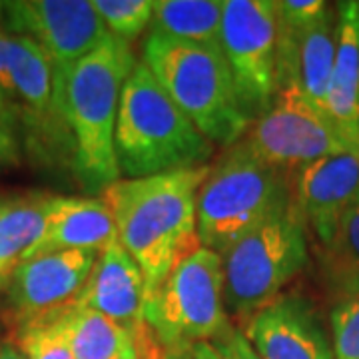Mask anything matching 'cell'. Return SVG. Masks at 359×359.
Listing matches in <instances>:
<instances>
[{
    "instance_id": "cell-1",
    "label": "cell",
    "mask_w": 359,
    "mask_h": 359,
    "mask_svg": "<svg viewBox=\"0 0 359 359\" xmlns=\"http://www.w3.org/2000/svg\"><path fill=\"white\" fill-rule=\"evenodd\" d=\"M210 166L150 178H120L102 192L118 242L144 273L148 297L182 259L200 250L198 192Z\"/></svg>"
},
{
    "instance_id": "cell-2",
    "label": "cell",
    "mask_w": 359,
    "mask_h": 359,
    "mask_svg": "<svg viewBox=\"0 0 359 359\" xmlns=\"http://www.w3.org/2000/svg\"><path fill=\"white\" fill-rule=\"evenodd\" d=\"M130 42L108 36L100 48L70 66H56L58 102L72 144L78 180L102 194L120 176L114 132L120 94L136 66Z\"/></svg>"
},
{
    "instance_id": "cell-3",
    "label": "cell",
    "mask_w": 359,
    "mask_h": 359,
    "mask_svg": "<svg viewBox=\"0 0 359 359\" xmlns=\"http://www.w3.org/2000/svg\"><path fill=\"white\" fill-rule=\"evenodd\" d=\"M114 150L120 176L136 180L210 166L216 146L138 60L120 94Z\"/></svg>"
},
{
    "instance_id": "cell-4",
    "label": "cell",
    "mask_w": 359,
    "mask_h": 359,
    "mask_svg": "<svg viewBox=\"0 0 359 359\" xmlns=\"http://www.w3.org/2000/svg\"><path fill=\"white\" fill-rule=\"evenodd\" d=\"M142 62L214 146L230 148L248 134L254 120L240 102L222 48L148 32Z\"/></svg>"
},
{
    "instance_id": "cell-5",
    "label": "cell",
    "mask_w": 359,
    "mask_h": 359,
    "mask_svg": "<svg viewBox=\"0 0 359 359\" xmlns=\"http://www.w3.org/2000/svg\"><path fill=\"white\" fill-rule=\"evenodd\" d=\"M287 204V176L262 162L240 140L210 164L198 192L200 245L224 256L245 233Z\"/></svg>"
},
{
    "instance_id": "cell-6",
    "label": "cell",
    "mask_w": 359,
    "mask_h": 359,
    "mask_svg": "<svg viewBox=\"0 0 359 359\" xmlns=\"http://www.w3.org/2000/svg\"><path fill=\"white\" fill-rule=\"evenodd\" d=\"M222 264L228 316L248 318L280 297L309 264L308 228L292 200L231 245Z\"/></svg>"
},
{
    "instance_id": "cell-7",
    "label": "cell",
    "mask_w": 359,
    "mask_h": 359,
    "mask_svg": "<svg viewBox=\"0 0 359 359\" xmlns=\"http://www.w3.org/2000/svg\"><path fill=\"white\" fill-rule=\"evenodd\" d=\"M146 323L168 353L214 341L228 325L222 256L200 248L148 297Z\"/></svg>"
},
{
    "instance_id": "cell-8",
    "label": "cell",
    "mask_w": 359,
    "mask_h": 359,
    "mask_svg": "<svg viewBox=\"0 0 359 359\" xmlns=\"http://www.w3.org/2000/svg\"><path fill=\"white\" fill-rule=\"evenodd\" d=\"M242 144L287 180L325 156L359 152L332 116L294 84L280 88L271 106L252 122Z\"/></svg>"
},
{
    "instance_id": "cell-9",
    "label": "cell",
    "mask_w": 359,
    "mask_h": 359,
    "mask_svg": "<svg viewBox=\"0 0 359 359\" xmlns=\"http://www.w3.org/2000/svg\"><path fill=\"white\" fill-rule=\"evenodd\" d=\"M222 52L240 102L252 120L268 110L280 92L278 16L273 0H226Z\"/></svg>"
},
{
    "instance_id": "cell-10",
    "label": "cell",
    "mask_w": 359,
    "mask_h": 359,
    "mask_svg": "<svg viewBox=\"0 0 359 359\" xmlns=\"http://www.w3.org/2000/svg\"><path fill=\"white\" fill-rule=\"evenodd\" d=\"M0 96L39 142L68 128L58 102L56 66L34 40L0 30ZM70 136V134H68Z\"/></svg>"
},
{
    "instance_id": "cell-11",
    "label": "cell",
    "mask_w": 359,
    "mask_h": 359,
    "mask_svg": "<svg viewBox=\"0 0 359 359\" xmlns=\"http://www.w3.org/2000/svg\"><path fill=\"white\" fill-rule=\"evenodd\" d=\"M6 32L34 40L54 66H70L100 48L110 32L90 0L2 2Z\"/></svg>"
},
{
    "instance_id": "cell-12",
    "label": "cell",
    "mask_w": 359,
    "mask_h": 359,
    "mask_svg": "<svg viewBox=\"0 0 359 359\" xmlns=\"http://www.w3.org/2000/svg\"><path fill=\"white\" fill-rule=\"evenodd\" d=\"M290 200L320 245L359 205V152H341L302 168L290 178Z\"/></svg>"
},
{
    "instance_id": "cell-13",
    "label": "cell",
    "mask_w": 359,
    "mask_h": 359,
    "mask_svg": "<svg viewBox=\"0 0 359 359\" xmlns=\"http://www.w3.org/2000/svg\"><path fill=\"white\" fill-rule=\"evenodd\" d=\"M96 256L94 252H52L20 262L4 290L14 323L72 304L88 282Z\"/></svg>"
},
{
    "instance_id": "cell-14",
    "label": "cell",
    "mask_w": 359,
    "mask_h": 359,
    "mask_svg": "<svg viewBox=\"0 0 359 359\" xmlns=\"http://www.w3.org/2000/svg\"><path fill=\"white\" fill-rule=\"evenodd\" d=\"M240 330L262 359H335L330 332L304 295L276 297L244 318Z\"/></svg>"
},
{
    "instance_id": "cell-15",
    "label": "cell",
    "mask_w": 359,
    "mask_h": 359,
    "mask_svg": "<svg viewBox=\"0 0 359 359\" xmlns=\"http://www.w3.org/2000/svg\"><path fill=\"white\" fill-rule=\"evenodd\" d=\"M337 50V8L302 30L278 25L280 88L294 84L309 100L325 110L327 90Z\"/></svg>"
},
{
    "instance_id": "cell-16",
    "label": "cell",
    "mask_w": 359,
    "mask_h": 359,
    "mask_svg": "<svg viewBox=\"0 0 359 359\" xmlns=\"http://www.w3.org/2000/svg\"><path fill=\"white\" fill-rule=\"evenodd\" d=\"M74 302L128 330H138L146 323V280L120 242L108 245L96 256L88 282Z\"/></svg>"
},
{
    "instance_id": "cell-17",
    "label": "cell",
    "mask_w": 359,
    "mask_h": 359,
    "mask_svg": "<svg viewBox=\"0 0 359 359\" xmlns=\"http://www.w3.org/2000/svg\"><path fill=\"white\" fill-rule=\"evenodd\" d=\"M118 242L114 218L102 198H74L52 194L46 230L30 257L52 252L100 254Z\"/></svg>"
},
{
    "instance_id": "cell-18",
    "label": "cell",
    "mask_w": 359,
    "mask_h": 359,
    "mask_svg": "<svg viewBox=\"0 0 359 359\" xmlns=\"http://www.w3.org/2000/svg\"><path fill=\"white\" fill-rule=\"evenodd\" d=\"M337 50L325 112L359 150V0L337 2Z\"/></svg>"
},
{
    "instance_id": "cell-19",
    "label": "cell",
    "mask_w": 359,
    "mask_h": 359,
    "mask_svg": "<svg viewBox=\"0 0 359 359\" xmlns=\"http://www.w3.org/2000/svg\"><path fill=\"white\" fill-rule=\"evenodd\" d=\"M52 194H0V259L11 273L30 256L44 230Z\"/></svg>"
},
{
    "instance_id": "cell-20",
    "label": "cell",
    "mask_w": 359,
    "mask_h": 359,
    "mask_svg": "<svg viewBox=\"0 0 359 359\" xmlns=\"http://www.w3.org/2000/svg\"><path fill=\"white\" fill-rule=\"evenodd\" d=\"M56 313L74 359H116L136 344L146 325L128 330L78 302L68 304Z\"/></svg>"
},
{
    "instance_id": "cell-21",
    "label": "cell",
    "mask_w": 359,
    "mask_h": 359,
    "mask_svg": "<svg viewBox=\"0 0 359 359\" xmlns=\"http://www.w3.org/2000/svg\"><path fill=\"white\" fill-rule=\"evenodd\" d=\"M226 0H154L150 32L222 48Z\"/></svg>"
},
{
    "instance_id": "cell-22",
    "label": "cell",
    "mask_w": 359,
    "mask_h": 359,
    "mask_svg": "<svg viewBox=\"0 0 359 359\" xmlns=\"http://www.w3.org/2000/svg\"><path fill=\"white\" fill-rule=\"evenodd\" d=\"M320 264L335 295L359 292V205L341 219L334 238L320 245Z\"/></svg>"
},
{
    "instance_id": "cell-23",
    "label": "cell",
    "mask_w": 359,
    "mask_h": 359,
    "mask_svg": "<svg viewBox=\"0 0 359 359\" xmlns=\"http://www.w3.org/2000/svg\"><path fill=\"white\" fill-rule=\"evenodd\" d=\"M16 347L25 359H74L56 311L18 323Z\"/></svg>"
},
{
    "instance_id": "cell-24",
    "label": "cell",
    "mask_w": 359,
    "mask_h": 359,
    "mask_svg": "<svg viewBox=\"0 0 359 359\" xmlns=\"http://www.w3.org/2000/svg\"><path fill=\"white\" fill-rule=\"evenodd\" d=\"M106 30L116 39L132 42L152 25L154 0H92Z\"/></svg>"
},
{
    "instance_id": "cell-25",
    "label": "cell",
    "mask_w": 359,
    "mask_h": 359,
    "mask_svg": "<svg viewBox=\"0 0 359 359\" xmlns=\"http://www.w3.org/2000/svg\"><path fill=\"white\" fill-rule=\"evenodd\" d=\"M335 359H359V292L339 294L330 309Z\"/></svg>"
},
{
    "instance_id": "cell-26",
    "label": "cell",
    "mask_w": 359,
    "mask_h": 359,
    "mask_svg": "<svg viewBox=\"0 0 359 359\" xmlns=\"http://www.w3.org/2000/svg\"><path fill=\"white\" fill-rule=\"evenodd\" d=\"M273 4L278 25L290 30L308 28L332 8V4L323 0H278Z\"/></svg>"
},
{
    "instance_id": "cell-27",
    "label": "cell",
    "mask_w": 359,
    "mask_h": 359,
    "mask_svg": "<svg viewBox=\"0 0 359 359\" xmlns=\"http://www.w3.org/2000/svg\"><path fill=\"white\" fill-rule=\"evenodd\" d=\"M212 344L218 349L222 359H262L252 344L245 339L244 332L233 323H230Z\"/></svg>"
},
{
    "instance_id": "cell-28",
    "label": "cell",
    "mask_w": 359,
    "mask_h": 359,
    "mask_svg": "<svg viewBox=\"0 0 359 359\" xmlns=\"http://www.w3.org/2000/svg\"><path fill=\"white\" fill-rule=\"evenodd\" d=\"M20 138L16 134V122L0 118V174L20 164Z\"/></svg>"
},
{
    "instance_id": "cell-29",
    "label": "cell",
    "mask_w": 359,
    "mask_h": 359,
    "mask_svg": "<svg viewBox=\"0 0 359 359\" xmlns=\"http://www.w3.org/2000/svg\"><path fill=\"white\" fill-rule=\"evenodd\" d=\"M116 359H168V351L158 341V337L150 330V325L146 323L144 330L138 334L136 344Z\"/></svg>"
},
{
    "instance_id": "cell-30",
    "label": "cell",
    "mask_w": 359,
    "mask_h": 359,
    "mask_svg": "<svg viewBox=\"0 0 359 359\" xmlns=\"http://www.w3.org/2000/svg\"><path fill=\"white\" fill-rule=\"evenodd\" d=\"M178 359H222L219 358L218 349L214 347L212 341L205 344H198V346L190 347L186 351H178Z\"/></svg>"
},
{
    "instance_id": "cell-31",
    "label": "cell",
    "mask_w": 359,
    "mask_h": 359,
    "mask_svg": "<svg viewBox=\"0 0 359 359\" xmlns=\"http://www.w3.org/2000/svg\"><path fill=\"white\" fill-rule=\"evenodd\" d=\"M0 359H25V355L13 341H0Z\"/></svg>"
},
{
    "instance_id": "cell-32",
    "label": "cell",
    "mask_w": 359,
    "mask_h": 359,
    "mask_svg": "<svg viewBox=\"0 0 359 359\" xmlns=\"http://www.w3.org/2000/svg\"><path fill=\"white\" fill-rule=\"evenodd\" d=\"M8 280H11V271L4 268V264H2V259H0V292H4V290H6Z\"/></svg>"
},
{
    "instance_id": "cell-33",
    "label": "cell",
    "mask_w": 359,
    "mask_h": 359,
    "mask_svg": "<svg viewBox=\"0 0 359 359\" xmlns=\"http://www.w3.org/2000/svg\"><path fill=\"white\" fill-rule=\"evenodd\" d=\"M0 118H4V120H13L14 122L13 112L8 110V106H6V102H4V100H2V96H0Z\"/></svg>"
},
{
    "instance_id": "cell-34",
    "label": "cell",
    "mask_w": 359,
    "mask_h": 359,
    "mask_svg": "<svg viewBox=\"0 0 359 359\" xmlns=\"http://www.w3.org/2000/svg\"><path fill=\"white\" fill-rule=\"evenodd\" d=\"M0 30H2V2H0Z\"/></svg>"
},
{
    "instance_id": "cell-35",
    "label": "cell",
    "mask_w": 359,
    "mask_h": 359,
    "mask_svg": "<svg viewBox=\"0 0 359 359\" xmlns=\"http://www.w3.org/2000/svg\"><path fill=\"white\" fill-rule=\"evenodd\" d=\"M168 359H178V353H168Z\"/></svg>"
}]
</instances>
